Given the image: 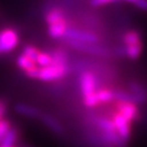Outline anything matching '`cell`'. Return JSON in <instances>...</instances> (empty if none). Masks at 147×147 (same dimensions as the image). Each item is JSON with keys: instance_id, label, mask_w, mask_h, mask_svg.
Returning <instances> with one entry per match:
<instances>
[{"instance_id": "6da1fadb", "label": "cell", "mask_w": 147, "mask_h": 147, "mask_svg": "<svg viewBox=\"0 0 147 147\" xmlns=\"http://www.w3.org/2000/svg\"><path fill=\"white\" fill-rule=\"evenodd\" d=\"M67 65H60V64H50L48 67H39L37 71L36 79L37 80H41L44 82H51V81H57L63 78L67 74Z\"/></svg>"}, {"instance_id": "7a4b0ae2", "label": "cell", "mask_w": 147, "mask_h": 147, "mask_svg": "<svg viewBox=\"0 0 147 147\" xmlns=\"http://www.w3.org/2000/svg\"><path fill=\"white\" fill-rule=\"evenodd\" d=\"M63 37L67 39V41H77L91 44L98 43L100 40V38L96 33L88 30H82L79 28H73L71 26H69Z\"/></svg>"}, {"instance_id": "3957f363", "label": "cell", "mask_w": 147, "mask_h": 147, "mask_svg": "<svg viewBox=\"0 0 147 147\" xmlns=\"http://www.w3.org/2000/svg\"><path fill=\"white\" fill-rule=\"evenodd\" d=\"M20 42V36L16 30L12 28H5L0 30V54L12 51Z\"/></svg>"}, {"instance_id": "277c9868", "label": "cell", "mask_w": 147, "mask_h": 147, "mask_svg": "<svg viewBox=\"0 0 147 147\" xmlns=\"http://www.w3.org/2000/svg\"><path fill=\"white\" fill-rule=\"evenodd\" d=\"M111 121H113V125H115L117 133L119 134V137L122 138L123 140L127 142L131 138V133H132L131 122H129L126 117H124L121 113H117V111L113 113Z\"/></svg>"}, {"instance_id": "5b68a950", "label": "cell", "mask_w": 147, "mask_h": 147, "mask_svg": "<svg viewBox=\"0 0 147 147\" xmlns=\"http://www.w3.org/2000/svg\"><path fill=\"white\" fill-rule=\"evenodd\" d=\"M79 85L83 97H85L97 91V79L91 71H84L79 79Z\"/></svg>"}, {"instance_id": "8992f818", "label": "cell", "mask_w": 147, "mask_h": 147, "mask_svg": "<svg viewBox=\"0 0 147 147\" xmlns=\"http://www.w3.org/2000/svg\"><path fill=\"white\" fill-rule=\"evenodd\" d=\"M115 108L119 113L126 117L129 122H135L139 119L140 111L137 104L134 102H123V101H115Z\"/></svg>"}, {"instance_id": "52a82bcc", "label": "cell", "mask_w": 147, "mask_h": 147, "mask_svg": "<svg viewBox=\"0 0 147 147\" xmlns=\"http://www.w3.org/2000/svg\"><path fill=\"white\" fill-rule=\"evenodd\" d=\"M69 46L77 50L87 52L93 55H99V56H106L108 55V50L104 48L103 46L98 45V43H83V42H77V41H67Z\"/></svg>"}, {"instance_id": "ba28073f", "label": "cell", "mask_w": 147, "mask_h": 147, "mask_svg": "<svg viewBox=\"0 0 147 147\" xmlns=\"http://www.w3.org/2000/svg\"><path fill=\"white\" fill-rule=\"evenodd\" d=\"M14 110L18 115H23V117H29V119H40L42 115V111L39 108L32 106L27 103H16L14 105Z\"/></svg>"}, {"instance_id": "9c48e42d", "label": "cell", "mask_w": 147, "mask_h": 147, "mask_svg": "<svg viewBox=\"0 0 147 147\" xmlns=\"http://www.w3.org/2000/svg\"><path fill=\"white\" fill-rule=\"evenodd\" d=\"M69 26V23L67 21V18H64L62 21L56 22L54 24H51L48 26V34L50 37L57 39V38H61L64 36L65 32H67V28Z\"/></svg>"}, {"instance_id": "30bf717a", "label": "cell", "mask_w": 147, "mask_h": 147, "mask_svg": "<svg viewBox=\"0 0 147 147\" xmlns=\"http://www.w3.org/2000/svg\"><path fill=\"white\" fill-rule=\"evenodd\" d=\"M39 119L42 121V123H43L47 128L50 129L52 132H54L55 134H57V135H62V134L64 133V129H63V127H62V125L51 115L42 113V115Z\"/></svg>"}, {"instance_id": "8fae6325", "label": "cell", "mask_w": 147, "mask_h": 147, "mask_svg": "<svg viewBox=\"0 0 147 147\" xmlns=\"http://www.w3.org/2000/svg\"><path fill=\"white\" fill-rule=\"evenodd\" d=\"M64 18H67V14H65V10L60 7H52L46 12L45 16V21L47 25H51L56 22L62 21Z\"/></svg>"}, {"instance_id": "7c38bea8", "label": "cell", "mask_w": 147, "mask_h": 147, "mask_svg": "<svg viewBox=\"0 0 147 147\" xmlns=\"http://www.w3.org/2000/svg\"><path fill=\"white\" fill-rule=\"evenodd\" d=\"M18 139H20V130L18 127L11 126V128L9 129V131L4 136L2 142L0 144L6 145V146H16Z\"/></svg>"}, {"instance_id": "4fadbf2b", "label": "cell", "mask_w": 147, "mask_h": 147, "mask_svg": "<svg viewBox=\"0 0 147 147\" xmlns=\"http://www.w3.org/2000/svg\"><path fill=\"white\" fill-rule=\"evenodd\" d=\"M123 43L125 46L129 45H138L142 44V39H141L140 33L136 30H130L123 35Z\"/></svg>"}, {"instance_id": "5bb4252c", "label": "cell", "mask_w": 147, "mask_h": 147, "mask_svg": "<svg viewBox=\"0 0 147 147\" xmlns=\"http://www.w3.org/2000/svg\"><path fill=\"white\" fill-rule=\"evenodd\" d=\"M129 91L131 92L132 94L135 96V98L137 99V103H143L147 98L146 90L142 87L141 85H139L138 83H130L129 85Z\"/></svg>"}, {"instance_id": "9a60e30c", "label": "cell", "mask_w": 147, "mask_h": 147, "mask_svg": "<svg viewBox=\"0 0 147 147\" xmlns=\"http://www.w3.org/2000/svg\"><path fill=\"white\" fill-rule=\"evenodd\" d=\"M94 122L102 132H117L111 119H108L106 117H95Z\"/></svg>"}, {"instance_id": "2e32d148", "label": "cell", "mask_w": 147, "mask_h": 147, "mask_svg": "<svg viewBox=\"0 0 147 147\" xmlns=\"http://www.w3.org/2000/svg\"><path fill=\"white\" fill-rule=\"evenodd\" d=\"M100 103H108L115 100V90L110 88H100L96 91Z\"/></svg>"}, {"instance_id": "e0dca14e", "label": "cell", "mask_w": 147, "mask_h": 147, "mask_svg": "<svg viewBox=\"0 0 147 147\" xmlns=\"http://www.w3.org/2000/svg\"><path fill=\"white\" fill-rule=\"evenodd\" d=\"M52 57V63L67 65V53L64 49H54L50 52Z\"/></svg>"}, {"instance_id": "ac0fdd59", "label": "cell", "mask_w": 147, "mask_h": 147, "mask_svg": "<svg viewBox=\"0 0 147 147\" xmlns=\"http://www.w3.org/2000/svg\"><path fill=\"white\" fill-rule=\"evenodd\" d=\"M143 50V44L138 45H129L124 47V54L130 59H137L141 55Z\"/></svg>"}, {"instance_id": "d6986e66", "label": "cell", "mask_w": 147, "mask_h": 147, "mask_svg": "<svg viewBox=\"0 0 147 147\" xmlns=\"http://www.w3.org/2000/svg\"><path fill=\"white\" fill-rule=\"evenodd\" d=\"M16 65L21 69H23L24 71H28V69H32L35 65H37L36 62L34 60H32L31 58H29L28 56H26L25 54H20L16 58Z\"/></svg>"}, {"instance_id": "ffe728a7", "label": "cell", "mask_w": 147, "mask_h": 147, "mask_svg": "<svg viewBox=\"0 0 147 147\" xmlns=\"http://www.w3.org/2000/svg\"><path fill=\"white\" fill-rule=\"evenodd\" d=\"M36 64H37V67H48V65L52 64V57H51L50 53L40 51V53L38 54V56H37Z\"/></svg>"}, {"instance_id": "44dd1931", "label": "cell", "mask_w": 147, "mask_h": 147, "mask_svg": "<svg viewBox=\"0 0 147 147\" xmlns=\"http://www.w3.org/2000/svg\"><path fill=\"white\" fill-rule=\"evenodd\" d=\"M23 54H25L26 56H28L29 58H31L32 60H34L35 62H36V59H37V56H38V54L40 53V50L37 47H35V46L33 45H27L24 47L23 49Z\"/></svg>"}, {"instance_id": "7402d4cb", "label": "cell", "mask_w": 147, "mask_h": 147, "mask_svg": "<svg viewBox=\"0 0 147 147\" xmlns=\"http://www.w3.org/2000/svg\"><path fill=\"white\" fill-rule=\"evenodd\" d=\"M83 102H84L85 106H87V107H94V106H97L98 104H100L96 92L93 93V94H90L85 97H83Z\"/></svg>"}, {"instance_id": "603a6c76", "label": "cell", "mask_w": 147, "mask_h": 147, "mask_svg": "<svg viewBox=\"0 0 147 147\" xmlns=\"http://www.w3.org/2000/svg\"><path fill=\"white\" fill-rule=\"evenodd\" d=\"M11 122L8 119H3L2 121H0V143L2 142L3 138L6 135V133L9 131V129L11 128Z\"/></svg>"}, {"instance_id": "cb8c5ba5", "label": "cell", "mask_w": 147, "mask_h": 147, "mask_svg": "<svg viewBox=\"0 0 147 147\" xmlns=\"http://www.w3.org/2000/svg\"><path fill=\"white\" fill-rule=\"evenodd\" d=\"M8 110V104H7L6 99L0 98V121L5 119V115Z\"/></svg>"}, {"instance_id": "d4e9b609", "label": "cell", "mask_w": 147, "mask_h": 147, "mask_svg": "<svg viewBox=\"0 0 147 147\" xmlns=\"http://www.w3.org/2000/svg\"><path fill=\"white\" fill-rule=\"evenodd\" d=\"M115 0H90V4L92 6H101V5L108 4L110 2H113Z\"/></svg>"}, {"instance_id": "484cf974", "label": "cell", "mask_w": 147, "mask_h": 147, "mask_svg": "<svg viewBox=\"0 0 147 147\" xmlns=\"http://www.w3.org/2000/svg\"><path fill=\"white\" fill-rule=\"evenodd\" d=\"M134 4L142 10H147V0H135Z\"/></svg>"}, {"instance_id": "4316f807", "label": "cell", "mask_w": 147, "mask_h": 147, "mask_svg": "<svg viewBox=\"0 0 147 147\" xmlns=\"http://www.w3.org/2000/svg\"><path fill=\"white\" fill-rule=\"evenodd\" d=\"M0 147H16V146H6V145H2V144H0Z\"/></svg>"}, {"instance_id": "83f0119b", "label": "cell", "mask_w": 147, "mask_h": 147, "mask_svg": "<svg viewBox=\"0 0 147 147\" xmlns=\"http://www.w3.org/2000/svg\"><path fill=\"white\" fill-rule=\"evenodd\" d=\"M16 147H18V146H16Z\"/></svg>"}]
</instances>
